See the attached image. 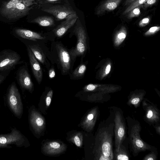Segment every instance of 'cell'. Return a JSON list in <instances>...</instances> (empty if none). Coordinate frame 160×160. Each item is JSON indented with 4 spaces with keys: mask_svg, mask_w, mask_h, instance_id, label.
Here are the masks:
<instances>
[{
    "mask_svg": "<svg viewBox=\"0 0 160 160\" xmlns=\"http://www.w3.org/2000/svg\"><path fill=\"white\" fill-rule=\"evenodd\" d=\"M127 122V136L130 153L134 157L140 152L157 149L144 141L141 138L142 127L140 122L134 118L129 116L125 118Z\"/></svg>",
    "mask_w": 160,
    "mask_h": 160,
    "instance_id": "2",
    "label": "cell"
},
{
    "mask_svg": "<svg viewBox=\"0 0 160 160\" xmlns=\"http://www.w3.org/2000/svg\"><path fill=\"white\" fill-rule=\"evenodd\" d=\"M42 10L53 15L58 20L65 19L71 15L76 14L73 10L61 5L53 6Z\"/></svg>",
    "mask_w": 160,
    "mask_h": 160,
    "instance_id": "10",
    "label": "cell"
},
{
    "mask_svg": "<svg viewBox=\"0 0 160 160\" xmlns=\"http://www.w3.org/2000/svg\"><path fill=\"white\" fill-rule=\"evenodd\" d=\"M109 115L114 124V152H118L120 146L127 137V127L122 109L115 106L109 107Z\"/></svg>",
    "mask_w": 160,
    "mask_h": 160,
    "instance_id": "5",
    "label": "cell"
},
{
    "mask_svg": "<svg viewBox=\"0 0 160 160\" xmlns=\"http://www.w3.org/2000/svg\"><path fill=\"white\" fill-rule=\"evenodd\" d=\"M147 0H137L130 5L124 12V13H126L131 11L134 8L146 3Z\"/></svg>",
    "mask_w": 160,
    "mask_h": 160,
    "instance_id": "25",
    "label": "cell"
},
{
    "mask_svg": "<svg viewBox=\"0 0 160 160\" xmlns=\"http://www.w3.org/2000/svg\"><path fill=\"white\" fill-rule=\"evenodd\" d=\"M8 106L11 111L17 118H21L23 112V106L20 93L15 84L11 85L7 98Z\"/></svg>",
    "mask_w": 160,
    "mask_h": 160,
    "instance_id": "7",
    "label": "cell"
},
{
    "mask_svg": "<svg viewBox=\"0 0 160 160\" xmlns=\"http://www.w3.org/2000/svg\"><path fill=\"white\" fill-rule=\"evenodd\" d=\"M64 145L56 142H49L46 143L43 148L45 153L49 155L57 154L64 150Z\"/></svg>",
    "mask_w": 160,
    "mask_h": 160,
    "instance_id": "17",
    "label": "cell"
},
{
    "mask_svg": "<svg viewBox=\"0 0 160 160\" xmlns=\"http://www.w3.org/2000/svg\"><path fill=\"white\" fill-rule=\"evenodd\" d=\"M55 76V72L54 69L53 67L50 68L48 71V76L50 79H52Z\"/></svg>",
    "mask_w": 160,
    "mask_h": 160,
    "instance_id": "28",
    "label": "cell"
},
{
    "mask_svg": "<svg viewBox=\"0 0 160 160\" xmlns=\"http://www.w3.org/2000/svg\"><path fill=\"white\" fill-rule=\"evenodd\" d=\"M52 94L53 91L52 90H50L47 94L46 101V105L47 106H49L50 104Z\"/></svg>",
    "mask_w": 160,
    "mask_h": 160,
    "instance_id": "26",
    "label": "cell"
},
{
    "mask_svg": "<svg viewBox=\"0 0 160 160\" xmlns=\"http://www.w3.org/2000/svg\"><path fill=\"white\" fill-rule=\"evenodd\" d=\"M77 14L70 15L58 25L53 31L56 36L60 38L62 37L76 22L78 18Z\"/></svg>",
    "mask_w": 160,
    "mask_h": 160,
    "instance_id": "12",
    "label": "cell"
},
{
    "mask_svg": "<svg viewBox=\"0 0 160 160\" xmlns=\"http://www.w3.org/2000/svg\"><path fill=\"white\" fill-rule=\"evenodd\" d=\"M29 120L30 124L35 132H38L43 127L44 122L43 118L34 110L30 112Z\"/></svg>",
    "mask_w": 160,
    "mask_h": 160,
    "instance_id": "20",
    "label": "cell"
},
{
    "mask_svg": "<svg viewBox=\"0 0 160 160\" xmlns=\"http://www.w3.org/2000/svg\"><path fill=\"white\" fill-rule=\"evenodd\" d=\"M159 28V27H158L157 26L152 27L150 28L149 30V31L151 32H154L155 31H156L157 29H158V28Z\"/></svg>",
    "mask_w": 160,
    "mask_h": 160,
    "instance_id": "33",
    "label": "cell"
},
{
    "mask_svg": "<svg viewBox=\"0 0 160 160\" xmlns=\"http://www.w3.org/2000/svg\"><path fill=\"white\" fill-rule=\"evenodd\" d=\"M132 10L130 15V17L138 16L140 13V11L139 8L138 7L135 8Z\"/></svg>",
    "mask_w": 160,
    "mask_h": 160,
    "instance_id": "27",
    "label": "cell"
},
{
    "mask_svg": "<svg viewBox=\"0 0 160 160\" xmlns=\"http://www.w3.org/2000/svg\"><path fill=\"white\" fill-rule=\"evenodd\" d=\"M31 22L38 24L42 27H50L55 24L54 19L50 16L38 17L31 21Z\"/></svg>",
    "mask_w": 160,
    "mask_h": 160,
    "instance_id": "21",
    "label": "cell"
},
{
    "mask_svg": "<svg viewBox=\"0 0 160 160\" xmlns=\"http://www.w3.org/2000/svg\"><path fill=\"white\" fill-rule=\"evenodd\" d=\"M74 32L77 38V42L75 47L69 50L72 60L74 61L78 57H82L87 49L86 34L82 26L75 27Z\"/></svg>",
    "mask_w": 160,
    "mask_h": 160,
    "instance_id": "8",
    "label": "cell"
},
{
    "mask_svg": "<svg viewBox=\"0 0 160 160\" xmlns=\"http://www.w3.org/2000/svg\"><path fill=\"white\" fill-rule=\"evenodd\" d=\"M27 51L32 73L38 83L40 84L42 81L43 77L42 68L28 47H27Z\"/></svg>",
    "mask_w": 160,
    "mask_h": 160,
    "instance_id": "13",
    "label": "cell"
},
{
    "mask_svg": "<svg viewBox=\"0 0 160 160\" xmlns=\"http://www.w3.org/2000/svg\"><path fill=\"white\" fill-rule=\"evenodd\" d=\"M11 145L21 148L28 147L29 142L27 139L16 128H12L10 132L0 134V148H11Z\"/></svg>",
    "mask_w": 160,
    "mask_h": 160,
    "instance_id": "6",
    "label": "cell"
},
{
    "mask_svg": "<svg viewBox=\"0 0 160 160\" xmlns=\"http://www.w3.org/2000/svg\"><path fill=\"white\" fill-rule=\"evenodd\" d=\"M65 0H43V1L41 2V3H59L61 2V1Z\"/></svg>",
    "mask_w": 160,
    "mask_h": 160,
    "instance_id": "29",
    "label": "cell"
},
{
    "mask_svg": "<svg viewBox=\"0 0 160 160\" xmlns=\"http://www.w3.org/2000/svg\"><path fill=\"white\" fill-rule=\"evenodd\" d=\"M4 77L2 75L0 74V83L2 81V80L4 79Z\"/></svg>",
    "mask_w": 160,
    "mask_h": 160,
    "instance_id": "37",
    "label": "cell"
},
{
    "mask_svg": "<svg viewBox=\"0 0 160 160\" xmlns=\"http://www.w3.org/2000/svg\"><path fill=\"white\" fill-rule=\"evenodd\" d=\"M155 128L157 133L159 135H160V125L158 123L153 125Z\"/></svg>",
    "mask_w": 160,
    "mask_h": 160,
    "instance_id": "31",
    "label": "cell"
},
{
    "mask_svg": "<svg viewBox=\"0 0 160 160\" xmlns=\"http://www.w3.org/2000/svg\"><path fill=\"white\" fill-rule=\"evenodd\" d=\"M149 21V19L148 18H145L143 19L140 22V24H146L148 23Z\"/></svg>",
    "mask_w": 160,
    "mask_h": 160,
    "instance_id": "32",
    "label": "cell"
},
{
    "mask_svg": "<svg viewBox=\"0 0 160 160\" xmlns=\"http://www.w3.org/2000/svg\"><path fill=\"white\" fill-rule=\"evenodd\" d=\"M118 37L120 39L124 38L126 37V35L123 33H121L118 34Z\"/></svg>",
    "mask_w": 160,
    "mask_h": 160,
    "instance_id": "35",
    "label": "cell"
},
{
    "mask_svg": "<svg viewBox=\"0 0 160 160\" xmlns=\"http://www.w3.org/2000/svg\"><path fill=\"white\" fill-rule=\"evenodd\" d=\"M15 32L22 38L33 41L43 40L46 38L39 33L26 29H17L15 30Z\"/></svg>",
    "mask_w": 160,
    "mask_h": 160,
    "instance_id": "19",
    "label": "cell"
},
{
    "mask_svg": "<svg viewBox=\"0 0 160 160\" xmlns=\"http://www.w3.org/2000/svg\"><path fill=\"white\" fill-rule=\"evenodd\" d=\"M142 103L145 112L143 117L145 121L150 125L159 123L160 110L157 105L146 99L143 100Z\"/></svg>",
    "mask_w": 160,
    "mask_h": 160,
    "instance_id": "9",
    "label": "cell"
},
{
    "mask_svg": "<svg viewBox=\"0 0 160 160\" xmlns=\"http://www.w3.org/2000/svg\"><path fill=\"white\" fill-rule=\"evenodd\" d=\"M113 160H129L131 155L127 137L120 144L118 151L114 152Z\"/></svg>",
    "mask_w": 160,
    "mask_h": 160,
    "instance_id": "16",
    "label": "cell"
},
{
    "mask_svg": "<svg viewBox=\"0 0 160 160\" xmlns=\"http://www.w3.org/2000/svg\"><path fill=\"white\" fill-rule=\"evenodd\" d=\"M37 60L48 69L51 65L48 60V56L41 47L38 44L29 45L28 46Z\"/></svg>",
    "mask_w": 160,
    "mask_h": 160,
    "instance_id": "15",
    "label": "cell"
},
{
    "mask_svg": "<svg viewBox=\"0 0 160 160\" xmlns=\"http://www.w3.org/2000/svg\"><path fill=\"white\" fill-rule=\"evenodd\" d=\"M110 68H111V66L110 64H108L106 68L105 69V73L106 74H108L110 70Z\"/></svg>",
    "mask_w": 160,
    "mask_h": 160,
    "instance_id": "36",
    "label": "cell"
},
{
    "mask_svg": "<svg viewBox=\"0 0 160 160\" xmlns=\"http://www.w3.org/2000/svg\"><path fill=\"white\" fill-rule=\"evenodd\" d=\"M121 0H108L104 3L97 11L100 13L101 11H110L115 9L118 7Z\"/></svg>",
    "mask_w": 160,
    "mask_h": 160,
    "instance_id": "23",
    "label": "cell"
},
{
    "mask_svg": "<svg viewBox=\"0 0 160 160\" xmlns=\"http://www.w3.org/2000/svg\"><path fill=\"white\" fill-rule=\"evenodd\" d=\"M156 0H147V3L148 5H152L156 2Z\"/></svg>",
    "mask_w": 160,
    "mask_h": 160,
    "instance_id": "34",
    "label": "cell"
},
{
    "mask_svg": "<svg viewBox=\"0 0 160 160\" xmlns=\"http://www.w3.org/2000/svg\"><path fill=\"white\" fill-rule=\"evenodd\" d=\"M100 111L98 107L92 108L88 113L84 122V127L88 132L93 129L100 116Z\"/></svg>",
    "mask_w": 160,
    "mask_h": 160,
    "instance_id": "14",
    "label": "cell"
},
{
    "mask_svg": "<svg viewBox=\"0 0 160 160\" xmlns=\"http://www.w3.org/2000/svg\"><path fill=\"white\" fill-rule=\"evenodd\" d=\"M48 58L52 63H55L61 74L66 75L72 72L74 61L68 49L61 41L53 42Z\"/></svg>",
    "mask_w": 160,
    "mask_h": 160,
    "instance_id": "3",
    "label": "cell"
},
{
    "mask_svg": "<svg viewBox=\"0 0 160 160\" xmlns=\"http://www.w3.org/2000/svg\"><path fill=\"white\" fill-rule=\"evenodd\" d=\"M86 69V66L83 63L80 64L70 74V78L71 79H81L83 76Z\"/></svg>",
    "mask_w": 160,
    "mask_h": 160,
    "instance_id": "22",
    "label": "cell"
},
{
    "mask_svg": "<svg viewBox=\"0 0 160 160\" xmlns=\"http://www.w3.org/2000/svg\"><path fill=\"white\" fill-rule=\"evenodd\" d=\"M19 81L20 84L23 89L30 92L33 87V84L30 76L27 70L21 69L18 73Z\"/></svg>",
    "mask_w": 160,
    "mask_h": 160,
    "instance_id": "18",
    "label": "cell"
},
{
    "mask_svg": "<svg viewBox=\"0 0 160 160\" xmlns=\"http://www.w3.org/2000/svg\"><path fill=\"white\" fill-rule=\"evenodd\" d=\"M134 0H130V1H129V2H132V1H133Z\"/></svg>",
    "mask_w": 160,
    "mask_h": 160,
    "instance_id": "38",
    "label": "cell"
},
{
    "mask_svg": "<svg viewBox=\"0 0 160 160\" xmlns=\"http://www.w3.org/2000/svg\"><path fill=\"white\" fill-rule=\"evenodd\" d=\"M114 127L113 121L109 115L99 123L93 144L94 159L113 160Z\"/></svg>",
    "mask_w": 160,
    "mask_h": 160,
    "instance_id": "1",
    "label": "cell"
},
{
    "mask_svg": "<svg viewBox=\"0 0 160 160\" xmlns=\"http://www.w3.org/2000/svg\"><path fill=\"white\" fill-rule=\"evenodd\" d=\"M158 151L157 149L150 151V152L146 155L142 160H156L158 158Z\"/></svg>",
    "mask_w": 160,
    "mask_h": 160,
    "instance_id": "24",
    "label": "cell"
},
{
    "mask_svg": "<svg viewBox=\"0 0 160 160\" xmlns=\"http://www.w3.org/2000/svg\"><path fill=\"white\" fill-rule=\"evenodd\" d=\"M74 142L76 145L78 147H80L81 145V141L79 137L76 136L74 138Z\"/></svg>",
    "mask_w": 160,
    "mask_h": 160,
    "instance_id": "30",
    "label": "cell"
},
{
    "mask_svg": "<svg viewBox=\"0 0 160 160\" xmlns=\"http://www.w3.org/2000/svg\"><path fill=\"white\" fill-rule=\"evenodd\" d=\"M20 59V56L14 51L6 52L0 56V71L9 69Z\"/></svg>",
    "mask_w": 160,
    "mask_h": 160,
    "instance_id": "11",
    "label": "cell"
},
{
    "mask_svg": "<svg viewBox=\"0 0 160 160\" xmlns=\"http://www.w3.org/2000/svg\"><path fill=\"white\" fill-rule=\"evenodd\" d=\"M37 0H9L4 2L0 9V13L11 20L26 15L37 3Z\"/></svg>",
    "mask_w": 160,
    "mask_h": 160,
    "instance_id": "4",
    "label": "cell"
}]
</instances>
